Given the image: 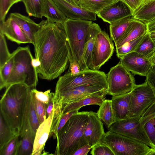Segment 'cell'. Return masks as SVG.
<instances>
[{"label":"cell","mask_w":155,"mask_h":155,"mask_svg":"<svg viewBox=\"0 0 155 155\" xmlns=\"http://www.w3.org/2000/svg\"><path fill=\"white\" fill-rule=\"evenodd\" d=\"M150 0H144V3H147Z\"/></svg>","instance_id":"obj_55"},{"label":"cell","mask_w":155,"mask_h":155,"mask_svg":"<svg viewBox=\"0 0 155 155\" xmlns=\"http://www.w3.org/2000/svg\"><path fill=\"white\" fill-rule=\"evenodd\" d=\"M80 109L78 108L65 114H62L56 117L53 118L49 137H53L54 138H56L58 133L70 117L73 114L78 112Z\"/></svg>","instance_id":"obj_31"},{"label":"cell","mask_w":155,"mask_h":155,"mask_svg":"<svg viewBox=\"0 0 155 155\" xmlns=\"http://www.w3.org/2000/svg\"><path fill=\"white\" fill-rule=\"evenodd\" d=\"M40 23L41 27L35 35L33 44L35 57L41 63L37 71L41 78L51 80L67 69L71 51L63 24L47 19Z\"/></svg>","instance_id":"obj_1"},{"label":"cell","mask_w":155,"mask_h":155,"mask_svg":"<svg viewBox=\"0 0 155 155\" xmlns=\"http://www.w3.org/2000/svg\"><path fill=\"white\" fill-rule=\"evenodd\" d=\"M31 88L22 83L6 88L0 101V113L12 131L19 135Z\"/></svg>","instance_id":"obj_2"},{"label":"cell","mask_w":155,"mask_h":155,"mask_svg":"<svg viewBox=\"0 0 155 155\" xmlns=\"http://www.w3.org/2000/svg\"><path fill=\"white\" fill-rule=\"evenodd\" d=\"M108 130L155 149L138 116L129 117L124 120L116 121Z\"/></svg>","instance_id":"obj_9"},{"label":"cell","mask_w":155,"mask_h":155,"mask_svg":"<svg viewBox=\"0 0 155 155\" xmlns=\"http://www.w3.org/2000/svg\"><path fill=\"white\" fill-rule=\"evenodd\" d=\"M70 3L79 6L78 1V0H65Z\"/></svg>","instance_id":"obj_51"},{"label":"cell","mask_w":155,"mask_h":155,"mask_svg":"<svg viewBox=\"0 0 155 155\" xmlns=\"http://www.w3.org/2000/svg\"><path fill=\"white\" fill-rule=\"evenodd\" d=\"M115 1L113 0H78V3L80 7L97 14Z\"/></svg>","instance_id":"obj_30"},{"label":"cell","mask_w":155,"mask_h":155,"mask_svg":"<svg viewBox=\"0 0 155 155\" xmlns=\"http://www.w3.org/2000/svg\"><path fill=\"white\" fill-rule=\"evenodd\" d=\"M99 143L108 147L115 155H155V149L110 131L104 133Z\"/></svg>","instance_id":"obj_6"},{"label":"cell","mask_w":155,"mask_h":155,"mask_svg":"<svg viewBox=\"0 0 155 155\" xmlns=\"http://www.w3.org/2000/svg\"><path fill=\"white\" fill-rule=\"evenodd\" d=\"M42 15L49 21L63 24L67 19L52 0H43Z\"/></svg>","instance_id":"obj_22"},{"label":"cell","mask_w":155,"mask_h":155,"mask_svg":"<svg viewBox=\"0 0 155 155\" xmlns=\"http://www.w3.org/2000/svg\"><path fill=\"white\" fill-rule=\"evenodd\" d=\"M107 78L104 72L90 69L81 71L74 75L69 72L59 78L54 93L65 92L85 84L107 83Z\"/></svg>","instance_id":"obj_7"},{"label":"cell","mask_w":155,"mask_h":155,"mask_svg":"<svg viewBox=\"0 0 155 155\" xmlns=\"http://www.w3.org/2000/svg\"><path fill=\"white\" fill-rule=\"evenodd\" d=\"M12 6L11 0H0V21L5 20L6 16Z\"/></svg>","instance_id":"obj_42"},{"label":"cell","mask_w":155,"mask_h":155,"mask_svg":"<svg viewBox=\"0 0 155 155\" xmlns=\"http://www.w3.org/2000/svg\"><path fill=\"white\" fill-rule=\"evenodd\" d=\"M29 16L42 18L43 0H21Z\"/></svg>","instance_id":"obj_32"},{"label":"cell","mask_w":155,"mask_h":155,"mask_svg":"<svg viewBox=\"0 0 155 155\" xmlns=\"http://www.w3.org/2000/svg\"><path fill=\"white\" fill-rule=\"evenodd\" d=\"M114 0V1H118V0Z\"/></svg>","instance_id":"obj_56"},{"label":"cell","mask_w":155,"mask_h":155,"mask_svg":"<svg viewBox=\"0 0 155 155\" xmlns=\"http://www.w3.org/2000/svg\"><path fill=\"white\" fill-rule=\"evenodd\" d=\"M35 133L29 125L20 135L16 155H32Z\"/></svg>","instance_id":"obj_23"},{"label":"cell","mask_w":155,"mask_h":155,"mask_svg":"<svg viewBox=\"0 0 155 155\" xmlns=\"http://www.w3.org/2000/svg\"><path fill=\"white\" fill-rule=\"evenodd\" d=\"M12 54L13 66L5 87L14 84L22 83L31 89L35 88L38 82V73L32 64L34 58L29 47H18Z\"/></svg>","instance_id":"obj_5"},{"label":"cell","mask_w":155,"mask_h":155,"mask_svg":"<svg viewBox=\"0 0 155 155\" xmlns=\"http://www.w3.org/2000/svg\"><path fill=\"white\" fill-rule=\"evenodd\" d=\"M143 35L128 42L121 47L116 48V55L118 58H121L124 55L134 51L141 41Z\"/></svg>","instance_id":"obj_35"},{"label":"cell","mask_w":155,"mask_h":155,"mask_svg":"<svg viewBox=\"0 0 155 155\" xmlns=\"http://www.w3.org/2000/svg\"><path fill=\"white\" fill-rule=\"evenodd\" d=\"M106 75L108 94L112 96L129 93L136 85L134 76L120 61Z\"/></svg>","instance_id":"obj_8"},{"label":"cell","mask_w":155,"mask_h":155,"mask_svg":"<svg viewBox=\"0 0 155 155\" xmlns=\"http://www.w3.org/2000/svg\"><path fill=\"white\" fill-rule=\"evenodd\" d=\"M32 64L33 67L36 70L40 67L41 65L40 62L38 58L37 57H35V58H33L32 59Z\"/></svg>","instance_id":"obj_49"},{"label":"cell","mask_w":155,"mask_h":155,"mask_svg":"<svg viewBox=\"0 0 155 155\" xmlns=\"http://www.w3.org/2000/svg\"><path fill=\"white\" fill-rule=\"evenodd\" d=\"M67 19L90 21L96 20V14L73 5L65 0H52Z\"/></svg>","instance_id":"obj_16"},{"label":"cell","mask_w":155,"mask_h":155,"mask_svg":"<svg viewBox=\"0 0 155 155\" xmlns=\"http://www.w3.org/2000/svg\"><path fill=\"white\" fill-rule=\"evenodd\" d=\"M90 153L92 155H115L108 147L100 143L92 147Z\"/></svg>","instance_id":"obj_41"},{"label":"cell","mask_w":155,"mask_h":155,"mask_svg":"<svg viewBox=\"0 0 155 155\" xmlns=\"http://www.w3.org/2000/svg\"><path fill=\"white\" fill-rule=\"evenodd\" d=\"M134 19L133 16H128L110 24V38L114 43L122 37Z\"/></svg>","instance_id":"obj_24"},{"label":"cell","mask_w":155,"mask_h":155,"mask_svg":"<svg viewBox=\"0 0 155 155\" xmlns=\"http://www.w3.org/2000/svg\"><path fill=\"white\" fill-rule=\"evenodd\" d=\"M0 32L8 39L18 44H32L18 23L10 17L6 20L0 22Z\"/></svg>","instance_id":"obj_17"},{"label":"cell","mask_w":155,"mask_h":155,"mask_svg":"<svg viewBox=\"0 0 155 155\" xmlns=\"http://www.w3.org/2000/svg\"><path fill=\"white\" fill-rule=\"evenodd\" d=\"M19 139V135L15 136L0 150V155H16Z\"/></svg>","instance_id":"obj_37"},{"label":"cell","mask_w":155,"mask_h":155,"mask_svg":"<svg viewBox=\"0 0 155 155\" xmlns=\"http://www.w3.org/2000/svg\"><path fill=\"white\" fill-rule=\"evenodd\" d=\"M146 24L148 32L155 31V18Z\"/></svg>","instance_id":"obj_48"},{"label":"cell","mask_w":155,"mask_h":155,"mask_svg":"<svg viewBox=\"0 0 155 155\" xmlns=\"http://www.w3.org/2000/svg\"><path fill=\"white\" fill-rule=\"evenodd\" d=\"M130 92L112 97V106L116 121L129 117Z\"/></svg>","instance_id":"obj_19"},{"label":"cell","mask_w":155,"mask_h":155,"mask_svg":"<svg viewBox=\"0 0 155 155\" xmlns=\"http://www.w3.org/2000/svg\"><path fill=\"white\" fill-rule=\"evenodd\" d=\"M146 77V81L150 84L155 91V73L151 70Z\"/></svg>","instance_id":"obj_46"},{"label":"cell","mask_w":155,"mask_h":155,"mask_svg":"<svg viewBox=\"0 0 155 155\" xmlns=\"http://www.w3.org/2000/svg\"><path fill=\"white\" fill-rule=\"evenodd\" d=\"M31 93L33 98L35 109L41 124L47 118L46 110L48 104L42 103L36 99L31 91Z\"/></svg>","instance_id":"obj_39"},{"label":"cell","mask_w":155,"mask_h":155,"mask_svg":"<svg viewBox=\"0 0 155 155\" xmlns=\"http://www.w3.org/2000/svg\"><path fill=\"white\" fill-rule=\"evenodd\" d=\"M70 63V69L71 74L73 75L76 74L81 71L79 63L75 60Z\"/></svg>","instance_id":"obj_44"},{"label":"cell","mask_w":155,"mask_h":155,"mask_svg":"<svg viewBox=\"0 0 155 155\" xmlns=\"http://www.w3.org/2000/svg\"><path fill=\"white\" fill-rule=\"evenodd\" d=\"M14 63V57L11 56L4 65L0 68V89L5 87L6 83L12 71Z\"/></svg>","instance_id":"obj_34"},{"label":"cell","mask_w":155,"mask_h":155,"mask_svg":"<svg viewBox=\"0 0 155 155\" xmlns=\"http://www.w3.org/2000/svg\"><path fill=\"white\" fill-rule=\"evenodd\" d=\"M101 30L98 24L92 23L91 25L84 51V60L87 67L90 69L93 49L96 35Z\"/></svg>","instance_id":"obj_26"},{"label":"cell","mask_w":155,"mask_h":155,"mask_svg":"<svg viewBox=\"0 0 155 155\" xmlns=\"http://www.w3.org/2000/svg\"><path fill=\"white\" fill-rule=\"evenodd\" d=\"M132 10L134 13L144 3V0H121Z\"/></svg>","instance_id":"obj_43"},{"label":"cell","mask_w":155,"mask_h":155,"mask_svg":"<svg viewBox=\"0 0 155 155\" xmlns=\"http://www.w3.org/2000/svg\"><path fill=\"white\" fill-rule=\"evenodd\" d=\"M130 94L129 117L139 116L155 102V91L146 81L142 84H136Z\"/></svg>","instance_id":"obj_10"},{"label":"cell","mask_w":155,"mask_h":155,"mask_svg":"<svg viewBox=\"0 0 155 155\" xmlns=\"http://www.w3.org/2000/svg\"><path fill=\"white\" fill-rule=\"evenodd\" d=\"M54 95V94L51 98L47 105L46 110L47 118H48L51 115L54 110V104L53 101V97Z\"/></svg>","instance_id":"obj_47"},{"label":"cell","mask_w":155,"mask_h":155,"mask_svg":"<svg viewBox=\"0 0 155 155\" xmlns=\"http://www.w3.org/2000/svg\"><path fill=\"white\" fill-rule=\"evenodd\" d=\"M5 36L0 32V68L4 65L12 54L8 51Z\"/></svg>","instance_id":"obj_38"},{"label":"cell","mask_w":155,"mask_h":155,"mask_svg":"<svg viewBox=\"0 0 155 155\" xmlns=\"http://www.w3.org/2000/svg\"><path fill=\"white\" fill-rule=\"evenodd\" d=\"M108 34L101 30L97 34L90 69L98 70L112 55L114 51V43Z\"/></svg>","instance_id":"obj_11"},{"label":"cell","mask_w":155,"mask_h":155,"mask_svg":"<svg viewBox=\"0 0 155 155\" xmlns=\"http://www.w3.org/2000/svg\"><path fill=\"white\" fill-rule=\"evenodd\" d=\"M108 86L106 84H91L77 87L62 93H55L60 98L63 108L68 104L90 96L108 94Z\"/></svg>","instance_id":"obj_12"},{"label":"cell","mask_w":155,"mask_h":155,"mask_svg":"<svg viewBox=\"0 0 155 155\" xmlns=\"http://www.w3.org/2000/svg\"><path fill=\"white\" fill-rule=\"evenodd\" d=\"M28 118L29 123L31 129L33 131L36 133L40 124L35 109L33 98L31 93V91L28 112Z\"/></svg>","instance_id":"obj_36"},{"label":"cell","mask_w":155,"mask_h":155,"mask_svg":"<svg viewBox=\"0 0 155 155\" xmlns=\"http://www.w3.org/2000/svg\"><path fill=\"white\" fill-rule=\"evenodd\" d=\"M134 51L150 59L155 53V44L150 38L148 32L145 34Z\"/></svg>","instance_id":"obj_29"},{"label":"cell","mask_w":155,"mask_h":155,"mask_svg":"<svg viewBox=\"0 0 155 155\" xmlns=\"http://www.w3.org/2000/svg\"><path fill=\"white\" fill-rule=\"evenodd\" d=\"M21 0H11L12 5L15 4L21 1Z\"/></svg>","instance_id":"obj_53"},{"label":"cell","mask_w":155,"mask_h":155,"mask_svg":"<svg viewBox=\"0 0 155 155\" xmlns=\"http://www.w3.org/2000/svg\"><path fill=\"white\" fill-rule=\"evenodd\" d=\"M16 135L0 114V150Z\"/></svg>","instance_id":"obj_33"},{"label":"cell","mask_w":155,"mask_h":155,"mask_svg":"<svg viewBox=\"0 0 155 155\" xmlns=\"http://www.w3.org/2000/svg\"><path fill=\"white\" fill-rule=\"evenodd\" d=\"M148 32L150 38L155 44V31Z\"/></svg>","instance_id":"obj_50"},{"label":"cell","mask_w":155,"mask_h":155,"mask_svg":"<svg viewBox=\"0 0 155 155\" xmlns=\"http://www.w3.org/2000/svg\"><path fill=\"white\" fill-rule=\"evenodd\" d=\"M97 113L100 120L108 130L116 121L111 100L105 99L100 106Z\"/></svg>","instance_id":"obj_27"},{"label":"cell","mask_w":155,"mask_h":155,"mask_svg":"<svg viewBox=\"0 0 155 155\" xmlns=\"http://www.w3.org/2000/svg\"><path fill=\"white\" fill-rule=\"evenodd\" d=\"M31 91L33 93L35 97L40 102L48 104L54 93L51 92L50 90H48L44 92L38 91L35 88L31 89Z\"/></svg>","instance_id":"obj_40"},{"label":"cell","mask_w":155,"mask_h":155,"mask_svg":"<svg viewBox=\"0 0 155 155\" xmlns=\"http://www.w3.org/2000/svg\"><path fill=\"white\" fill-rule=\"evenodd\" d=\"M54 116V110L51 115L40 124L36 133L32 155H41L49 136Z\"/></svg>","instance_id":"obj_18"},{"label":"cell","mask_w":155,"mask_h":155,"mask_svg":"<svg viewBox=\"0 0 155 155\" xmlns=\"http://www.w3.org/2000/svg\"><path fill=\"white\" fill-rule=\"evenodd\" d=\"M133 17L146 24L155 18V0L144 3L134 13Z\"/></svg>","instance_id":"obj_28"},{"label":"cell","mask_w":155,"mask_h":155,"mask_svg":"<svg viewBox=\"0 0 155 155\" xmlns=\"http://www.w3.org/2000/svg\"><path fill=\"white\" fill-rule=\"evenodd\" d=\"M89 112L73 114L58 133L57 144L54 154L73 155L78 149L88 144L84 136Z\"/></svg>","instance_id":"obj_3"},{"label":"cell","mask_w":155,"mask_h":155,"mask_svg":"<svg viewBox=\"0 0 155 155\" xmlns=\"http://www.w3.org/2000/svg\"><path fill=\"white\" fill-rule=\"evenodd\" d=\"M92 147L87 144L78 149L73 154V155H87Z\"/></svg>","instance_id":"obj_45"},{"label":"cell","mask_w":155,"mask_h":155,"mask_svg":"<svg viewBox=\"0 0 155 155\" xmlns=\"http://www.w3.org/2000/svg\"><path fill=\"white\" fill-rule=\"evenodd\" d=\"M105 97L103 95H95L85 97L65 106L63 108V114L80 109L86 105L95 104L100 106L105 100Z\"/></svg>","instance_id":"obj_25"},{"label":"cell","mask_w":155,"mask_h":155,"mask_svg":"<svg viewBox=\"0 0 155 155\" xmlns=\"http://www.w3.org/2000/svg\"><path fill=\"white\" fill-rule=\"evenodd\" d=\"M150 59L152 62L153 64H155V53Z\"/></svg>","instance_id":"obj_52"},{"label":"cell","mask_w":155,"mask_h":155,"mask_svg":"<svg viewBox=\"0 0 155 155\" xmlns=\"http://www.w3.org/2000/svg\"><path fill=\"white\" fill-rule=\"evenodd\" d=\"M147 32V24L134 19L122 37L115 43L116 48L143 35Z\"/></svg>","instance_id":"obj_20"},{"label":"cell","mask_w":155,"mask_h":155,"mask_svg":"<svg viewBox=\"0 0 155 155\" xmlns=\"http://www.w3.org/2000/svg\"></svg>","instance_id":"obj_57"},{"label":"cell","mask_w":155,"mask_h":155,"mask_svg":"<svg viewBox=\"0 0 155 155\" xmlns=\"http://www.w3.org/2000/svg\"><path fill=\"white\" fill-rule=\"evenodd\" d=\"M91 21L67 19L63 24L70 51L69 63L76 60L81 71L89 69L84 60L85 45L87 41Z\"/></svg>","instance_id":"obj_4"},{"label":"cell","mask_w":155,"mask_h":155,"mask_svg":"<svg viewBox=\"0 0 155 155\" xmlns=\"http://www.w3.org/2000/svg\"><path fill=\"white\" fill-rule=\"evenodd\" d=\"M104 133L103 124L97 113L92 111H89L87 124L84 132V137L87 144L92 148L99 143Z\"/></svg>","instance_id":"obj_15"},{"label":"cell","mask_w":155,"mask_h":155,"mask_svg":"<svg viewBox=\"0 0 155 155\" xmlns=\"http://www.w3.org/2000/svg\"><path fill=\"white\" fill-rule=\"evenodd\" d=\"M9 17L18 23L33 44L35 35L41 27V23H36L29 17L18 13H11Z\"/></svg>","instance_id":"obj_21"},{"label":"cell","mask_w":155,"mask_h":155,"mask_svg":"<svg viewBox=\"0 0 155 155\" xmlns=\"http://www.w3.org/2000/svg\"><path fill=\"white\" fill-rule=\"evenodd\" d=\"M134 12L121 0L115 1L97 13V16L109 24L124 18L133 16Z\"/></svg>","instance_id":"obj_14"},{"label":"cell","mask_w":155,"mask_h":155,"mask_svg":"<svg viewBox=\"0 0 155 155\" xmlns=\"http://www.w3.org/2000/svg\"><path fill=\"white\" fill-rule=\"evenodd\" d=\"M151 70L153 71L155 73V64H153V65L151 69Z\"/></svg>","instance_id":"obj_54"},{"label":"cell","mask_w":155,"mask_h":155,"mask_svg":"<svg viewBox=\"0 0 155 155\" xmlns=\"http://www.w3.org/2000/svg\"><path fill=\"white\" fill-rule=\"evenodd\" d=\"M120 59L122 64L135 75L146 77L153 65L150 59L135 51L129 53Z\"/></svg>","instance_id":"obj_13"}]
</instances>
